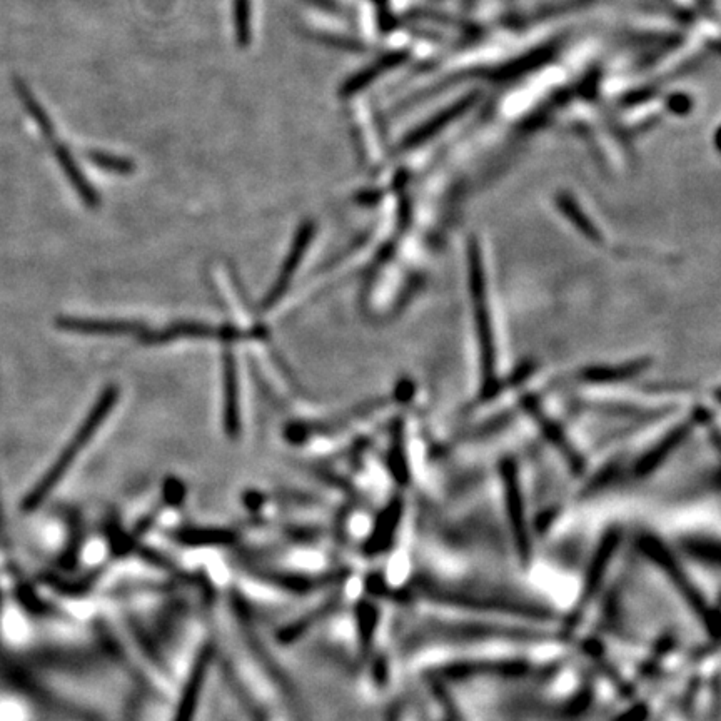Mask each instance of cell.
I'll return each mask as SVG.
<instances>
[{"mask_svg":"<svg viewBox=\"0 0 721 721\" xmlns=\"http://www.w3.org/2000/svg\"><path fill=\"white\" fill-rule=\"evenodd\" d=\"M399 513H401L399 505H393L389 506L388 510L384 511V515L379 518L378 526H376L373 536L369 538L368 545H366V550L371 555L386 550V546H389V543L393 540L396 526H398Z\"/></svg>","mask_w":721,"mask_h":721,"instance_id":"8","label":"cell"},{"mask_svg":"<svg viewBox=\"0 0 721 721\" xmlns=\"http://www.w3.org/2000/svg\"><path fill=\"white\" fill-rule=\"evenodd\" d=\"M142 343L164 344L179 339H217L224 343H236L244 339L268 338V329L259 326L253 329H239L234 326H212L206 323H174L157 333H144L139 336Z\"/></svg>","mask_w":721,"mask_h":721,"instance_id":"2","label":"cell"},{"mask_svg":"<svg viewBox=\"0 0 721 721\" xmlns=\"http://www.w3.org/2000/svg\"><path fill=\"white\" fill-rule=\"evenodd\" d=\"M57 328L87 336H141L146 331L144 324L117 319H87L62 316L56 319Z\"/></svg>","mask_w":721,"mask_h":721,"instance_id":"5","label":"cell"},{"mask_svg":"<svg viewBox=\"0 0 721 721\" xmlns=\"http://www.w3.org/2000/svg\"><path fill=\"white\" fill-rule=\"evenodd\" d=\"M179 540L184 543H192V545H199V543H229L232 540V533L229 531H217V530H182L176 533Z\"/></svg>","mask_w":721,"mask_h":721,"instance_id":"11","label":"cell"},{"mask_svg":"<svg viewBox=\"0 0 721 721\" xmlns=\"http://www.w3.org/2000/svg\"><path fill=\"white\" fill-rule=\"evenodd\" d=\"M87 159L102 171L112 172L117 176H129V174L136 171L134 162L129 161L126 157L111 154V152L89 151L87 152Z\"/></svg>","mask_w":721,"mask_h":721,"instance_id":"9","label":"cell"},{"mask_svg":"<svg viewBox=\"0 0 721 721\" xmlns=\"http://www.w3.org/2000/svg\"><path fill=\"white\" fill-rule=\"evenodd\" d=\"M117 399H119V388H117L116 384L106 386L101 396L97 398L96 406L89 411L84 423L79 426L76 434L72 436L71 444L62 451L56 463L52 464L51 469L44 474V478L37 483L36 488L27 496L26 501H24V510L34 511L37 506L46 501L47 496L51 495V491L61 483L67 471L71 469L77 456L84 451L89 441L94 438V434L99 431L102 423L109 418L112 409L116 408Z\"/></svg>","mask_w":721,"mask_h":721,"instance_id":"1","label":"cell"},{"mask_svg":"<svg viewBox=\"0 0 721 721\" xmlns=\"http://www.w3.org/2000/svg\"><path fill=\"white\" fill-rule=\"evenodd\" d=\"M314 234H316V224L313 221L303 222L299 226L288 256L284 259L283 268L261 303V311H271L286 296L294 274L298 273L299 266L303 263L304 254L313 243Z\"/></svg>","mask_w":721,"mask_h":721,"instance_id":"3","label":"cell"},{"mask_svg":"<svg viewBox=\"0 0 721 721\" xmlns=\"http://www.w3.org/2000/svg\"><path fill=\"white\" fill-rule=\"evenodd\" d=\"M14 87H16L17 96L26 107V111L31 114L32 119L36 121L37 126L41 129L42 136L46 137L49 142L56 141V126L52 124L51 117L47 114L46 109L42 107L41 102L37 101L31 87L27 86L26 82L19 79V77H16Z\"/></svg>","mask_w":721,"mask_h":721,"instance_id":"7","label":"cell"},{"mask_svg":"<svg viewBox=\"0 0 721 721\" xmlns=\"http://www.w3.org/2000/svg\"><path fill=\"white\" fill-rule=\"evenodd\" d=\"M184 491L186 490L179 479H167V483L164 485V496L171 503H179L184 498Z\"/></svg>","mask_w":721,"mask_h":721,"instance_id":"12","label":"cell"},{"mask_svg":"<svg viewBox=\"0 0 721 721\" xmlns=\"http://www.w3.org/2000/svg\"><path fill=\"white\" fill-rule=\"evenodd\" d=\"M222 421L224 431L231 439L241 434V411H239V379L236 358L231 351L222 354Z\"/></svg>","mask_w":721,"mask_h":721,"instance_id":"4","label":"cell"},{"mask_svg":"<svg viewBox=\"0 0 721 721\" xmlns=\"http://www.w3.org/2000/svg\"><path fill=\"white\" fill-rule=\"evenodd\" d=\"M232 12H234V32H236L237 44L241 47H248L253 39L251 0H232Z\"/></svg>","mask_w":721,"mask_h":721,"instance_id":"10","label":"cell"},{"mask_svg":"<svg viewBox=\"0 0 721 721\" xmlns=\"http://www.w3.org/2000/svg\"><path fill=\"white\" fill-rule=\"evenodd\" d=\"M306 2H309V4H313V6L321 7V9H324V11H338V7H336V4H334L333 0H306Z\"/></svg>","mask_w":721,"mask_h":721,"instance_id":"13","label":"cell"},{"mask_svg":"<svg viewBox=\"0 0 721 721\" xmlns=\"http://www.w3.org/2000/svg\"><path fill=\"white\" fill-rule=\"evenodd\" d=\"M52 152L56 156L59 166H61L62 172L66 174L67 179L71 182V186L74 187V191L77 192V196L81 197L82 202L91 209L101 206V197L97 194L96 189L92 187L91 182L87 181V177L84 176L81 167L77 164L76 157L72 156V152L69 151V147L66 144H62L59 139L51 142Z\"/></svg>","mask_w":721,"mask_h":721,"instance_id":"6","label":"cell"}]
</instances>
